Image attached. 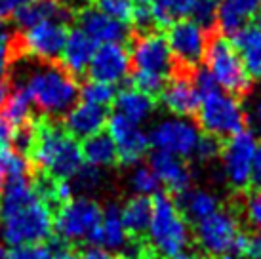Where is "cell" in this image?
Segmentation results:
<instances>
[{"label":"cell","mask_w":261,"mask_h":259,"mask_svg":"<svg viewBox=\"0 0 261 259\" xmlns=\"http://www.w3.org/2000/svg\"><path fill=\"white\" fill-rule=\"evenodd\" d=\"M54 230L50 204L29 177H15L4 183L0 194V238L8 246L40 244Z\"/></svg>","instance_id":"obj_1"},{"label":"cell","mask_w":261,"mask_h":259,"mask_svg":"<svg viewBox=\"0 0 261 259\" xmlns=\"http://www.w3.org/2000/svg\"><path fill=\"white\" fill-rule=\"evenodd\" d=\"M31 159L51 179L69 181L84 166L82 147L65 128H59L54 122L40 120L33 126L31 141Z\"/></svg>","instance_id":"obj_2"},{"label":"cell","mask_w":261,"mask_h":259,"mask_svg":"<svg viewBox=\"0 0 261 259\" xmlns=\"http://www.w3.org/2000/svg\"><path fill=\"white\" fill-rule=\"evenodd\" d=\"M19 86L27 92L33 107L46 116H61L73 107L80 88L71 72L54 63H40L23 74Z\"/></svg>","instance_id":"obj_3"},{"label":"cell","mask_w":261,"mask_h":259,"mask_svg":"<svg viewBox=\"0 0 261 259\" xmlns=\"http://www.w3.org/2000/svg\"><path fill=\"white\" fill-rule=\"evenodd\" d=\"M147 235L149 246L159 257L172 259L185 253L191 244V229L187 217L181 214L174 198L166 194H154Z\"/></svg>","instance_id":"obj_4"},{"label":"cell","mask_w":261,"mask_h":259,"mask_svg":"<svg viewBox=\"0 0 261 259\" xmlns=\"http://www.w3.org/2000/svg\"><path fill=\"white\" fill-rule=\"evenodd\" d=\"M204 61H206L208 72L223 92L242 97L252 90V79L242 65L237 48L227 36L218 31L210 33L208 36Z\"/></svg>","instance_id":"obj_5"},{"label":"cell","mask_w":261,"mask_h":259,"mask_svg":"<svg viewBox=\"0 0 261 259\" xmlns=\"http://www.w3.org/2000/svg\"><path fill=\"white\" fill-rule=\"evenodd\" d=\"M196 115L200 128L208 136L218 139L234 136L237 132L244 130L246 124V113L240 99L237 95L223 92L221 88L200 95V105Z\"/></svg>","instance_id":"obj_6"},{"label":"cell","mask_w":261,"mask_h":259,"mask_svg":"<svg viewBox=\"0 0 261 259\" xmlns=\"http://www.w3.org/2000/svg\"><path fill=\"white\" fill-rule=\"evenodd\" d=\"M196 242L204 253L214 259L237 257L242 252L244 237L234 214L219 208L216 214L196 223Z\"/></svg>","instance_id":"obj_7"},{"label":"cell","mask_w":261,"mask_h":259,"mask_svg":"<svg viewBox=\"0 0 261 259\" xmlns=\"http://www.w3.org/2000/svg\"><path fill=\"white\" fill-rule=\"evenodd\" d=\"M101 216L103 208L99 202L82 194L59 206L58 216L54 217V229L63 242H90Z\"/></svg>","instance_id":"obj_8"},{"label":"cell","mask_w":261,"mask_h":259,"mask_svg":"<svg viewBox=\"0 0 261 259\" xmlns=\"http://www.w3.org/2000/svg\"><path fill=\"white\" fill-rule=\"evenodd\" d=\"M255 136L250 130H240L221 147V173L227 185L234 191H244L252 185V160L255 152Z\"/></svg>","instance_id":"obj_9"},{"label":"cell","mask_w":261,"mask_h":259,"mask_svg":"<svg viewBox=\"0 0 261 259\" xmlns=\"http://www.w3.org/2000/svg\"><path fill=\"white\" fill-rule=\"evenodd\" d=\"M200 128L185 116L162 118L149 132V143L154 151H164L181 159L193 157L200 141Z\"/></svg>","instance_id":"obj_10"},{"label":"cell","mask_w":261,"mask_h":259,"mask_svg":"<svg viewBox=\"0 0 261 259\" xmlns=\"http://www.w3.org/2000/svg\"><path fill=\"white\" fill-rule=\"evenodd\" d=\"M130 59L134 71L154 72L160 76L170 79V74L175 71V59L170 50L166 35L156 31L139 33L130 48Z\"/></svg>","instance_id":"obj_11"},{"label":"cell","mask_w":261,"mask_h":259,"mask_svg":"<svg viewBox=\"0 0 261 259\" xmlns=\"http://www.w3.org/2000/svg\"><path fill=\"white\" fill-rule=\"evenodd\" d=\"M67 35L69 31L63 21H40L23 29L17 46L40 63H54L61 58Z\"/></svg>","instance_id":"obj_12"},{"label":"cell","mask_w":261,"mask_h":259,"mask_svg":"<svg viewBox=\"0 0 261 259\" xmlns=\"http://www.w3.org/2000/svg\"><path fill=\"white\" fill-rule=\"evenodd\" d=\"M210 33L196 25L193 19H179L168 27V44L174 54L175 65L193 71L204 59Z\"/></svg>","instance_id":"obj_13"},{"label":"cell","mask_w":261,"mask_h":259,"mask_svg":"<svg viewBox=\"0 0 261 259\" xmlns=\"http://www.w3.org/2000/svg\"><path fill=\"white\" fill-rule=\"evenodd\" d=\"M107 128L116 145L118 160L124 166H136L145 157L151 143H149V134L139 124H134L124 116L113 113L107 120Z\"/></svg>","instance_id":"obj_14"},{"label":"cell","mask_w":261,"mask_h":259,"mask_svg":"<svg viewBox=\"0 0 261 259\" xmlns=\"http://www.w3.org/2000/svg\"><path fill=\"white\" fill-rule=\"evenodd\" d=\"M130 50L120 42H111L99 44L95 48V54L90 61L88 72H90L92 80H99V82L115 86L130 74Z\"/></svg>","instance_id":"obj_15"},{"label":"cell","mask_w":261,"mask_h":259,"mask_svg":"<svg viewBox=\"0 0 261 259\" xmlns=\"http://www.w3.org/2000/svg\"><path fill=\"white\" fill-rule=\"evenodd\" d=\"M195 71V69H193ZM193 71L175 67V71L166 80V86L160 94L162 105L174 116H191L196 115L200 105V95L196 92L193 82Z\"/></svg>","instance_id":"obj_16"},{"label":"cell","mask_w":261,"mask_h":259,"mask_svg":"<svg viewBox=\"0 0 261 259\" xmlns=\"http://www.w3.org/2000/svg\"><path fill=\"white\" fill-rule=\"evenodd\" d=\"M79 29H82L97 46L99 44H111L120 42L122 44L130 31L126 27V23H120L105 15L97 8H84L79 14Z\"/></svg>","instance_id":"obj_17"},{"label":"cell","mask_w":261,"mask_h":259,"mask_svg":"<svg viewBox=\"0 0 261 259\" xmlns=\"http://www.w3.org/2000/svg\"><path fill=\"white\" fill-rule=\"evenodd\" d=\"M109 120L107 107L92 105V103H74L65 113V132L74 139H88L99 134Z\"/></svg>","instance_id":"obj_18"},{"label":"cell","mask_w":261,"mask_h":259,"mask_svg":"<svg viewBox=\"0 0 261 259\" xmlns=\"http://www.w3.org/2000/svg\"><path fill=\"white\" fill-rule=\"evenodd\" d=\"M149 166L154 172V175L159 177L160 185H164L168 191L183 193L191 187L193 172L185 162V159H181V157H175V154H170V152L164 151H154L151 154Z\"/></svg>","instance_id":"obj_19"},{"label":"cell","mask_w":261,"mask_h":259,"mask_svg":"<svg viewBox=\"0 0 261 259\" xmlns=\"http://www.w3.org/2000/svg\"><path fill=\"white\" fill-rule=\"evenodd\" d=\"M128 242H130V235L124 227L120 206L109 204L107 208H103L101 221L90 238V244L103 248L107 252H124Z\"/></svg>","instance_id":"obj_20"},{"label":"cell","mask_w":261,"mask_h":259,"mask_svg":"<svg viewBox=\"0 0 261 259\" xmlns=\"http://www.w3.org/2000/svg\"><path fill=\"white\" fill-rule=\"evenodd\" d=\"M97 44L90 38L82 29H73L67 35L65 46L61 51V63L67 72H71L73 76L84 74L90 67V61L94 58Z\"/></svg>","instance_id":"obj_21"},{"label":"cell","mask_w":261,"mask_h":259,"mask_svg":"<svg viewBox=\"0 0 261 259\" xmlns=\"http://www.w3.org/2000/svg\"><path fill=\"white\" fill-rule=\"evenodd\" d=\"M261 0H219L218 33L227 38L237 35L255 15Z\"/></svg>","instance_id":"obj_22"},{"label":"cell","mask_w":261,"mask_h":259,"mask_svg":"<svg viewBox=\"0 0 261 259\" xmlns=\"http://www.w3.org/2000/svg\"><path fill=\"white\" fill-rule=\"evenodd\" d=\"M17 25L27 29L40 21H63L71 19V10L61 0H29L15 15Z\"/></svg>","instance_id":"obj_23"},{"label":"cell","mask_w":261,"mask_h":259,"mask_svg":"<svg viewBox=\"0 0 261 259\" xmlns=\"http://www.w3.org/2000/svg\"><path fill=\"white\" fill-rule=\"evenodd\" d=\"M232 46L237 48L242 65L252 80L261 79V29L257 25H246L232 35Z\"/></svg>","instance_id":"obj_24"},{"label":"cell","mask_w":261,"mask_h":259,"mask_svg":"<svg viewBox=\"0 0 261 259\" xmlns=\"http://www.w3.org/2000/svg\"><path fill=\"white\" fill-rule=\"evenodd\" d=\"M113 105H115L116 115L124 116L126 120L139 124V126L147 122L154 113V99L151 95L136 90V88H128V90L118 92Z\"/></svg>","instance_id":"obj_25"},{"label":"cell","mask_w":261,"mask_h":259,"mask_svg":"<svg viewBox=\"0 0 261 259\" xmlns=\"http://www.w3.org/2000/svg\"><path fill=\"white\" fill-rule=\"evenodd\" d=\"M179 206L181 214L191 221H202L212 214H216L221 206H219V198L216 193H212L208 189H187L179 193V198L175 200Z\"/></svg>","instance_id":"obj_26"},{"label":"cell","mask_w":261,"mask_h":259,"mask_svg":"<svg viewBox=\"0 0 261 259\" xmlns=\"http://www.w3.org/2000/svg\"><path fill=\"white\" fill-rule=\"evenodd\" d=\"M152 214V200L147 196L134 194L130 200H126L124 206H120V216H122L124 227L128 235L134 238L145 235L151 223Z\"/></svg>","instance_id":"obj_27"},{"label":"cell","mask_w":261,"mask_h":259,"mask_svg":"<svg viewBox=\"0 0 261 259\" xmlns=\"http://www.w3.org/2000/svg\"><path fill=\"white\" fill-rule=\"evenodd\" d=\"M82 159L88 166L103 170L109 168L118 160V152H116V145L109 134H95V136L84 139L82 145Z\"/></svg>","instance_id":"obj_28"},{"label":"cell","mask_w":261,"mask_h":259,"mask_svg":"<svg viewBox=\"0 0 261 259\" xmlns=\"http://www.w3.org/2000/svg\"><path fill=\"white\" fill-rule=\"evenodd\" d=\"M2 111V118L8 120L15 130L25 128L31 124V116H33V103H31L27 92L21 86H17L15 90L8 92V97L4 101Z\"/></svg>","instance_id":"obj_29"},{"label":"cell","mask_w":261,"mask_h":259,"mask_svg":"<svg viewBox=\"0 0 261 259\" xmlns=\"http://www.w3.org/2000/svg\"><path fill=\"white\" fill-rule=\"evenodd\" d=\"M196 0H152L151 12L154 27L168 29L172 23L187 19Z\"/></svg>","instance_id":"obj_30"},{"label":"cell","mask_w":261,"mask_h":259,"mask_svg":"<svg viewBox=\"0 0 261 259\" xmlns=\"http://www.w3.org/2000/svg\"><path fill=\"white\" fill-rule=\"evenodd\" d=\"M128 187L134 191V194L138 196H147L151 198L154 194H159L160 191V181L154 175V172L151 170V166H139L136 164V168L128 175Z\"/></svg>","instance_id":"obj_31"},{"label":"cell","mask_w":261,"mask_h":259,"mask_svg":"<svg viewBox=\"0 0 261 259\" xmlns=\"http://www.w3.org/2000/svg\"><path fill=\"white\" fill-rule=\"evenodd\" d=\"M29 173V162L23 157V152L12 147L0 149V175L4 179H15V177H25Z\"/></svg>","instance_id":"obj_32"},{"label":"cell","mask_w":261,"mask_h":259,"mask_svg":"<svg viewBox=\"0 0 261 259\" xmlns=\"http://www.w3.org/2000/svg\"><path fill=\"white\" fill-rule=\"evenodd\" d=\"M80 97L86 103L99 105V107H109L116 97V88L113 84H105L99 80H88L84 86L80 88Z\"/></svg>","instance_id":"obj_33"},{"label":"cell","mask_w":261,"mask_h":259,"mask_svg":"<svg viewBox=\"0 0 261 259\" xmlns=\"http://www.w3.org/2000/svg\"><path fill=\"white\" fill-rule=\"evenodd\" d=\"M218 8L219 0H196L189 17L206 33H214L218 29Z\"/></svg>","instance_id":"obj_34"},{"label":"cell","mask_w":261,"mask_h":259,"mask_svg":"<svg viewBox=\"0 0 261 259\" xmlns=\"http://www.w3.org/2000/svg\"><path fill=\"white\" fill-rule=\"evenodd\" d=\"M166 76H160V74H154V72H147V71H134L132 74V86L143 92V94L151 95H160L162 90L166 86Z\"/></svg>","instance_id":"obj_35"},{"label":"cell","mask_w":261,"mask_h":259,"mask_svg":"<svg viewBox=\"0 0 261 259\" xmlns=\"http://www.w3.org/2000/svg\"><path fill=\"white\" fill-rule=\"evenodd\" d=\"M97 10H101L103 14L116 21L132 23L136 2L134 0H97Z\"/></svg>","instance_id":"obj_36"},{"label":"cell","mask_w":261,"mask_h":259,"mask_svg":"<svg viewBox=\"0 0 261 259\" xmlns=\"http://www.w3.org/2000/svg\"><path fill=\"white\" fill-rule=\"evenodd\" d=\"M54 248L48 244H21L10 246V250L4 252L2 259H50Z\"/></svg>","instance_id":"obj_37"},{"label":"cell","mask_w":261,"mask_h":259,"mask_svg":"<svg viewBox=\"0 0 261 259\" xmlns=\"http://www.w3.org/2000/svg\"><path fill=\"white\" fill-rule=\"evenodd\" d=\"M71 181V187L73 191H80V193H92L95 189L101 187V181H103V175H101V170H97V168H92V166H82L80 168V172L74 175Z\"/></svg>","instance_id":"obj_38"},{"label":"cell","mask_w":261,"mask_h":259,"mask_svg":"<svg viewBox=\"0 0 261 259\" xmlns=\"http://www.w3.org/2000/svg\"><path fill=\"white\" fill-rule=\"evenodd\" d=\"M244 219L252 229L261 232V189H255L246 196L244 208H242Z\"/></svg>","instance_id":"obj_39"},{"label":"cell","mask_w":261,"mask_h":259,"mask_svg":"<svg viewBox=\"0 0 261 259\" xmlns=\"http://www.w3.org/2000/svg\"><path fill=\"white\" fill-rule=\"evenodd\" d=\"M15 56V38L6 29L0 31V76H4Z\"/></svg>","instance_id":"obj_40"},{"label":"cell","mask_w":261,"mask_h":259,"mask_svg":"<svg viewBox=\"0 0 261 259\" xmlns=\"http://www.w3.org/2000/svg\"><path fill=\"white\" fill-rule=\"evenodd\" d=\"M221 154V143H219L218 137L214 136H200V141L196 145L195 157L202 162H210V160H216Z\"/></svg>","instance_id":"obj_41"},{"label":"cell","mask_w":261,"mask_h":259,"mask_svg":"<svg viewBox=\"0 0 261 259\" xmlns=\"http://www.w3.org/2000/svg\"><path fill=\"white\" fill-rule=\"evenodd\" d=\"M132 23L139 33H147V31L154 29V19H152L151 4H136L134 15H132Z\"/></svg>","instance_id":"obj_42"},{"label":"cell","mask_w":261,"mask_h":259,"mask_svg":"<svg viewBox=\"0 0 261 259\" xmlns=\"http://www.w3.org/2000/svg\"><path fill=\"white\" fill-rule=\"evenodd\" d=\"M240 255L244 259H261V232L255 230L254 235L244 237V244H242V252Z\"/></svg>","instance_id":"obj_43"},{"label":"cell","mask_w":261,"mask_h":259,"mask_svg":"<svg viewBox=\"0 0 261 259\" xmlns=\"http://www.w3.org/2000/svg\"><path fill=\"white\" fill-rule=\"evenodd\" d=\"M27 2L29 0H0V21H4L8 17H15Z\"/></svg>","instance_id":"obj_44"},{"label":"cell","mask_w":261,"mask_h":259,"mask_svg":"<svg viewBox=\"0 0 261 259\" xmlns=\"http://www.w3.org/2000/svg\"><path fill=\"white\" fill-rule=\"evenodd\" d=\"M15 132H17V130L8 122V120H4V118L0 116V149L10 147V145L14 143Z\"/></svg>","instance_id":"obj_45"},{"label":"cell","mask_w":261,"mask_h":259,"mask_svg":"<svg viewBox=\"0 0 261 259\" xmlns=\"http://www.w3.org/2000/svg\"><path fill=\"white\" fill-rule=\"evenodd\" d=\"M252 185L261 189V143L255 145L254 160H252Z\"/></svg>","instance_id":"obj_46"},{"label":"cell","mask_w":261,"mask_h":259,"mask_svg":"<svg viewBox=\"0 0 261 259\" xmlns=\"http://www.w3.org/2000/svg\"><path fill=\"white\" fill-rule=\"evenodd\" d=\"M79 259H113L111 252L103 250V248H97V246H90L84 252L80 253Z\"/></svg>","instance_id":"obj_47"},{"label":"cell","mask_w":261,"mask_h":259,"mask_svg":"<svg viewBox=\"0 0 261 259\" xmlns=\"http://www.w3.org/2000/svg\"><path fill=\"white\" fill-rule=\"evenodd\" d=\"M50 259H79V255L71 252L69 248H61V250H54Z\"/></svg>","instance_id":"obj_48"},{"label":"cell","mask_w":261,"mask_h":259,"mask_svg":"<svg viewBox=\"0 0 261 259\" xmlns=\"http://www.w3.org/2000/svg\"><path fill=\"white\" fill-rule=\"evenodd\" d=\"M252 122H254L255 130L261 134V97H259V101L255 103L254 111H252Z\"/></svg>","instance_id":"obj_49"},{"label":"cell","mask_w":261,"mask_h":259,"mask_svg":"<svg viewBox=\"0 0 261 259\" xmlns=\"http://www.w3.org/2000/svg\"><path fill=\"white\" fill-rule=\"evenodd\" d=\"M8 92H10V90H8V84L0 80V109L4 107V101H6V97H8Z\"/></svg>","instance_id":"obj_50"},{"label":"cell","mask_w":261,"mask_h":259,"mask_svg":"<svg viewBox=\"0 0 261 259\" xmlns=\"http://www.w3.org/2000/svg\"><path fill=\"white\" fill-rule=\"evenodd\" d=\"M255 25H257V27H259L261 29V2H259V6H257V10H255Z\"/></svg>","instance_id":"obj_51"},{"label":"cell","mask_w":261,"mask_h":259,"mask_svg":"<svg viewBox=\"0 0 261 259\" xmlns=\"http://www.w3.org/2000/svg\"><path fill=\"white\" fill-rule=\"evenodd\" d=\"M172 259H198L195 255H189V253H181V255H177V257H172Z\"/></svg>","instance_id":"obj_52"},{"label":"cell","mask_w":261,"mask_h":259,"mask_svg":"<svg viewBox=\"0 0 261 259\" xmlns=\"http://www.w3.org/2000/svg\"><path fill=\"white\" fill-rule=\"evenodd\" d=\"M2 189H4V177L0 175V194H2Z\"/></svg>","instance_id":"obj_53"},{"label":"cell","mask_w":261,"mask_h":259,"mask_svg":"<svg viewBox=\"0 0 261 259\" xmlns=\"http://www.w3.org/2000/svg\"><path fill=\"white\" fill-rule=\"evenodd\" d=\"M138 2H141V4H151L152 0H138Z\"/></svg>","instance_id":"obj_54"},{"label":"cell","mask_w":261,"mask_h":259,"mask_svg":"<svg viewBox=\"0 0 261 259\" xmlns=\"http://www.w3.org/2000/svg\"><path fill=\"white\" fill-rule=\"evenodd\" d=\"M2 255H4V250H2V248H0V259H2Z\"/></svg>","instance_id":"obj_55"},{"label":"cell","mask_w":261,"mask_h":259,"mask_svg":"<svg viewBox=\"0 0 261 259\" xmlns=\"http://www.w3.org/2000/svg\"><path fill=\"white\" fill-rule=\"evenodd\" d=\"M2 29H4V27H2V21H0V31H2Z\"/></svg>","instance_id":"obj_56"}]
</instances>
